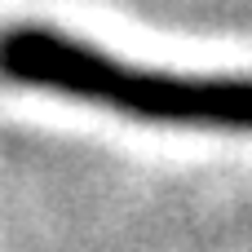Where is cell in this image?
<instances>
[{
	"label": "cell",
	"instance_id": "6da1fadb",
	"mask_svg": "<svg viewBox=\"0 0 252 252\" xmlns=\"http://www.w3.org/2000/svg\"><path fill=\"white\" fill-rule=\"evenodd\" d=\"M0 75L155 124L252 133V75H173L128 66L53 27L0 31Z\"/></svg>",
	"mask_w": 252,
	"mask_h": 252
}]
</instances>
